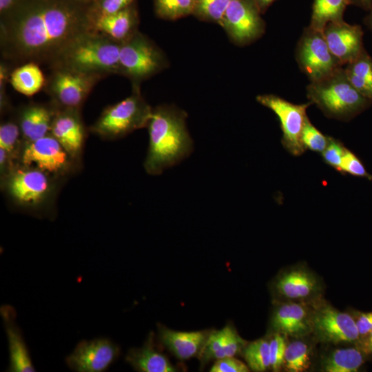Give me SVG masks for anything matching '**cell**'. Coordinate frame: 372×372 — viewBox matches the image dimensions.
I'll use <instances>...</instances> for the list:
<instances>
[{"mask_svg":"<svg viewBox=\"0 0 372 372\" xmlns=\"http://www.w3.org/2000/svg\"><path fill=\"white\" fill-rule=\"evenodd\" d=\"M152 112L138 87L134 86L130 96L107 107L90 130L103 138H120L147 126Z\"/></svg>","mask_w":372,"mask_h":372,"instance_id":"obj_5","label":"cell"},{"mask_svg":"<svg viewBox=\"0 0 372 372\" xmlns=\"http://www.w3.org/2000/svg\"><path fill=\"white\" fill-rule=\"evenodd\" d=\"M12 69L5 62L1 61L0 64V107L4 112L8 106V97L6 94V86L10 79Z\"/></svg>","mask_w":372,"mask_h":372,"instance_id":"obj_40","label":"cell"},{"mask_svg":"<svg viewBox=\"0 0 372 372\" xmlns=\"http://www.w3.org/2000/svg\"><path fill=\"white\" fill-rule=\"evenodd\" d=\"M186 114L171 106L152 110L147 124L149 147L144 163L145 171L159 175L189 156L193 141L185 125Z\"/></svg>","mask_w":372,"mask_h":372,"instance_id":"obj_2","label":"cell"},{"mask_svg":"<svg viewBox=\"0 0 372 372\" xmlns=\"http://www.w3.org/2000/svg\"><path fill=\"white\" fill-rule=\"evenodd\" d=\"M357 347L333 351L324 360L322 370L326 372L357 371L365 360V353Z\"/></svg>","mask_w":372,"mask_h":372,"instance_id":"obj_26","label":"cell"},{"mask_svg":"<svg viewBox=\"0 0 372 372\" xmlns=\"http://www.w3.org/2000/svg\"><path fill=\"white\" fill-rule=\"evenodd\" d=\"M19 158L22 165L36 167L49 175H63L74 161L51 134L24 142Z\"/></svg>","mask_w":372,"mask_h":372,"instance_id":"obj_10","label":"cell"},{"mask_svg":"<svg viewBox=\"0 0 372 372\" xmlns=\"http://www.w3.org/2000/svg\"><path fill=\"white\" fill-rule=\"evenodd\" d=\"M340 173L368 178L372 180V175L367 172L360 159L349 149H346L339 170Z\"/></svg>","mask_w":372,"mask_h":372,"instance_id":"obj_34","label":"cell"},{"mask_svg":"<svg viewBox=\"0 0 372 372\" xmlns=\"http://www.w3.org/2000/svg\"><path fill=\"white\" fill-rule=\"evenodd\" d=\"M3 178L8 194L23 206L41 205L51 192L49 174L34 167L17 166Z\"/></svg>","mask_w":372,"mask_h":372,"instance_id":"obj_11","label":"cell"},{"mask_svg":"<svg viewBox=\"0 0 372 372\" xmlns=\"http://www.w3.org/2000/svg\"><path fill=\"white\" fill-rule=\"evenodd\" d=\"M0 313L8 344L10 362L8 371H35L21 331L16 323L17 313L14 308L11 305L4 304L1 307Z\"/></svg>","mask_w":372,"mask_h":372,"instance_id":"obj_17","label":"cell"},{"mask_svg":"<svg viewBox=\"0 0 372 372\" xmlns=\"http://www.w3.org/2000/svg\"><path fill=\"white\" fill-rule=\"evenodd\" d=\"M276 291L289 300H303L315 295L319 290L318 282L309 271L296 268L288 270L278 277Z\"/></svg>","mask_w":372,"mask_h":372,"instance_id":"obj_21","label":"cell"},{"mask_svg":"<svg viewBox=\"0 0 372 372\" xmlns=\"http://www.w3.org/2000/svg\"><path fill=\"white\" fill-rule=\"evenodd\" d=\"M259 11L262 12L275 0H253Z\"/></svg>","mask_w":372,"mask_h":372,"instance_id":"obj_44","label":"cell"},{"mask_svg":"<svg viewBox=\"0 0 372 372\" xmlns=\"http://www.w3.org/2000/svg\"><path fill=\"white\" fill-rule=\"evenodd\" d=\"M354 319L361 340L372 331V311L356 312Z\"/></svg>","mask_w":372,"mask_h":372,"instance_id":"obj_41","label":"cell"},{"mask_svg":"<svg viewBox=\"0 0 372 372\" xmlns=\"http://www.w3.org/2000/svg\"><path fill=\"white\" fill-rule=\"evenodd\" d=\"M45 91L59 109L80 110L96 83L104 77L63 66L49 68Z\"/></svg>","mask_w":372,"mask_h":372,"instance_id":"obj_6","label":"cell"},{"mask_svg":"<svg viewBox=\"0 0 372 372\" xmlns=\"http://www.w3.org/2000/svg\"><path fill=\"white\" fill-rule=\"evenodd\" d=\"M307 96L325 116L340 121L353 118L372 103L351 85L342 67L322 79L310 82Z\"/></svg>","mask_w":372,"mask_h":372,"instance_id":"obj_4","label":"cell"},{"mask_svg":"<svg viewBox=\"0 0 372 372\" xmlns=\"http://www.w3.org/2000/svg\"><path fill=\"white\" fill-rule=\"evenodd\" d=\"M50 134L74 160L77 159L81 153L85 135L80 110L57 108Z\"/></svg>","mask_w":372,"mask_h":372,"instance_id":"obj_16","label":"cell"},{"mask_svg":"<svg viewBox=\"0 0 372 372\" xmlns=\"http://www.w3.org/2000/svg\"><path fill=\"white\" fill-rule=\"evenodd\" d=\"M133 0H98L94 1L92 15L114 14L127 8Z\"/></svg>","mask_w":372,"mask_h":372,"instance_id":"obj_38","label":"cell"},{"mask_svg":"<svg viewBox=\"0 0 372 372\" xmlns=\"http://www.w3.org/2000/svg\"><path fill=\"white\" fill-rule=\"evenodd\" d=\"M213 330L179 331L158 326V340L177 359L186 360L200 357Z\"/></svg>","mask_w":372,"mask_h":372,"instance_id":"obj_18","label":"cell"},{"mask_svg":"<svg viewBox=\"0 0 372 372\" xmlns=\"http://www.w3.org/2000/svg\"><path fill=\"white\" fill-rule=\"evenodd\" d=\"M57 107L50 104L30 103L19 112L17 123L24 142H30L50 134Z\"/></svg>","mask_w":372,"mask_h":372,"instance_id":"obj_20","label":"cell"},{"mask_svg":"<svg viewBox=\"0 0 372 372\" xmlns=\"http://www.w3.org/2000/svg\"><path fill=\"white\" fill-rule=\"evenodd\" d=\"M349 5V0H313L309 26L323 31L328 23L343 21L344 10Z\"/></svg>","mask_w":372,"mask_h":372,"instance_id":"obj_27","label":"cell"},{"mask_svg":"<svg viewBox=\"0 0 372 372\" xmlns=\"http://www.w3.org/2000/svg\"><path fill=\"white\" fill-rule=\"evenodd\" d=\"M358 347L365 355H372V331L360 340Z\"/></svg>","mask_w":372,"mask_h":372,"instance_id":"obj_42","label":"cell"},{"mask_svg":"<svg viewBox=\"0 0 372 372\" xmlns=\"http://www.w3.org/2000/svg\"><path fill=\"white\" fill-rule=\"evenodd\" d=\"M256 100L278 116L282 132L281 142L286 150L293 156L302 154L306 149L301 141V134L308 117L307 109L311 103L294 104L274 94L258 95Z\"/></svg>","mask_w":372,"mask_h":372,"instance_id":"obj_9","label":"cell"},{"mask_svg":"<svg viewBox=\"0 0 372 372\" xmlns=\"http://www.w3.org/2000/svg\"><path fill=\"white\" fill-rule=\"evenodd\" d=\"M158 12L163 17L176 19L191 12L194 0H156Z\"/></svg>","mask_w":372,"mask_h":372,"instance_id":"obj_33","label":"cell"},{"mask_svg":"<svg viewBox=\"0 0 372 372\" xmlns=\"http://www.w3.org/2000/svg\"><path fill=\"white\" fill-rule=\"evenodd\" d=\"M312 311L301 303L281 304L273 313L271 327L275 332L285 336H304L312 332Z\"/></svg>","mask_w":372,"mask_h":372,"instance_id":"obj_19","label":"cell"},{"mask_svg":"<svg viewBox=\"0 0 372 372\" xmlns=\"http://www.w3.org/2000/svg\"><path fill=\"white\" fill-rule=\"evenodd\" d=\"M125 361L134 370L141 372H173L176 368L155 344L154 334L151 332L141 347L130 349Z\"/></svg>","mask_w":372,"mask_h":372,"instance_id":"obj_22","label":"cell"},{"mask_svg":"<svg viewBox=\"0 0 372 372\" xmlns=\"http://www.w3.org/2000/svg\"><path fill=\"white\" fill-rule=\"evenodd\" d=\"M311 324L312 332L320 342L358 345L360 340L354 317L330 305L313 310Z\"/></svg>","mask_w":372,"mask_h":372,"instance_id":"obj_12","label":"cell"},{"mask_svg":"<svg viewBox=\"0 0 372 372\" xmlns=\"http://www.w3.org/2000/svg\"><path fill=\"white\" fill-rule=\"evenodd\" d=\"M345 74L351 85L364 97L372 101V58L364 49L345 65Z\"/></svg>","mask_w":372,"mask_h":372,"instance_id":"obj_25","label":"cell"},{"mask_svg":"<svg viewBox=\"0 0 372 372\" xmlns=\"http://www.w3.org/2000/svg\"><path fill=\"white\" fill-rule=\"evenodd\" d=\"M82 0H17L1 20V61L12 70L34 62L50 68L62 51L92 30V6Z\"/></svg>","mask_w":372,"mask_h":372,"instance_id":"obj_1","label":"cell"},{"mask_svg":"<svg viewBox=\"0 0 372 372\" xmlns=\"http://www.w3.org/2000/svg\"><path fill=\"white\" fill-rule=\"evenodd\" d=\"M17 0H0V10L1 12H4L10 9Z\"/></svg>","mask_w":372,"mask_h":372,"instance_id":"obj_45","label":"cell"},{"mask_svg":"<svg viewBox=\"0 0 372 372\" xmlns=\"http://www.w3.org/2000/svg\"><path fill=\"white\" fill-rule=\"evenodd\" d=\"M23 141L17 122L9 121L3 122L0 126V147L6 151L13 161L20 157Z\"/></svg>","mask_w":372,"mask_h":372,"instance_id":"obj_30","label":"cell"},{"mask_svg":"<svg viewBox=\"0 0 372 372\" xmlns=\"http://www.w3.org/2000/svg\"><path fill=\"white\" fill-rule=\"evenodd\" d=\"M349 5H353L369 11L372 7V0H349Z\"/></svg>","mask_w":372,"mask_h":372,"instance_id":"obj_43","label":"cell"},{"mask_svg":"<svg viewBox=\"0 0 372 372\" xmlns=\"http://www.w3.org/2000/svg\"><path fill=\"white\" fill-rule=\"evenodd\" d=\"M46 79L39 65L30 62L14 68L10 76L9 82L18 92L31 96L44 87Z\"/></svg>","mask_w":372,"mask_h":372,"instance_id":"obj_24","label":"cell"},{"mask_svg":"<svg viewBox=\"0 0 372 372\" xmlns=\"http://www.w3.org/2000/svg\"><path fill=\"white\" fill-rule=\"evenodd\" d=\"M253 0H231L222 20L230 37L239 44L258 38L264 32V23Z\"/></svg>","mask_w":372,"mask_h":372,"instance_id":"obj_14","label":"cell"},{"mask_svg":"<svg viewBox=\"0 0 372 372\" xmlns=\"http://www.w3.org/2000/svg\"><path fill=\"white\" fill-rule=\"evenodd\" d=\"M364 22L369 29L372 32V7L369 10V14L365 17Z\"/></svg>","mask_w":372,"mask_h":372,"instance_id":"obj_46","label":"cell"},{"mask_svg":"<svg viewBox=\"0 0 372 372\" xmlns=\"http://www.w3.org/2000/svg\"><path fill=\"white\" fill-rule=\"evenodd\" d=\"M296 59L310 82L322 79L342 67L331 52L323 31L310 26L304 30L298 42Z\"/></svg>","mask_w":372,"mask_h":372,"instance_id":"obj_8","label":"cell"},{"mask_svg":"<svg viewBox=\"0 0 372 372\" xmlns=\"http://www.w3.org/2000/svg\"><path fill=\"white\" fill-rule=\"evenodd\" d=\"M328 47L343 66L357 58L364 50L361 26L343 21L328 23L323 30Z\"/></svg>","mask_w":372,"mask_h":372,"instance_id":"obj_15","label":"cell"},{"mask_svg":"<svg viewBox=\"0 0 372 372\" xmlns=\"http://www.w3.org/2000/svg\"><path fill=\"white\" fill-rule=\"evenodd\" d=\"M92 31L122 43L137 31L136 19L129 7L114 14L92 15Z\"/></svg>","mask_w":372,"mask_h":372,"instance_id":"obj_23","label":"cell"},{"mask_svg":"<svg viewBox=\"0 0 372 372\" xmlns=\"http://www.w3.org/2000/svg\"><path fill=\"white\" fill-rule=\"evenodd\" d=\"M234 327L227 324L220 330H213L198 358L201 366L214 360L216 353L223 348Z\"/></svg>","mask_w":372,"mask_h":372,"instance_id":"obj_31","label":"cell"},{"mask_svg":"<svg viewBox=\"0 0 372 372\" xmlns=\"http://www.w3.org/2000/svg\"><path fill=\"white\" fill-rule=\"evenodd\" d=\"M329 138L318 130L309 117L307 118L301 134V141L305 149L322 154L329 144Z\"/></svg>","mask_w":372,"mask_h":372,"instance_id":"obj_32","label":"cell"},{"mask_svg":"<svg viewBox=\"0 0 372 372\" xmlns=\"http://www.w3.org/2000/svg\"><path fill=\"white\" fill-rule=\"evenodd\" d=\"M285 335L275 332L269 340L270 368L273 371L280 370L284 364L285 353L287 347Z\"/></svg>","mask_w":372,"mask_h":372,"instance_id":"obj_35","label":"cell"},{"mask_svg":"<svg viewBox=\"0 0 372 372\" xmlns=\"http://www.w3.org/2000/svg\"><path fill=\"white\" fill-rule=\"evenodd\" d=\"M121 45V42L90 30L72 41L48 68L63 66L104 78L118 74Z\"/></svg>","mask_w":372,"mask_h":372,"instance_id":"obj_3","label":"cell"},{"mask_svg":"<svg viewBox=\"0 0 372 372\" xmlns=\"http://www.w3.org/2000/svg\"><path fill=\"white\" fill-rule=\"evenodd\" d=\"M250 369L244 362L234 357H227L215 360L211 372H248Z\"/></svg>","mask_w":372,"mask_h":372,"instance_id":"obj_39","label":"cell"},{"mask_svg":"<svg viewBox=\"0 0 372 372\" xmlns=\"http://www.w3.org/2000/svg\"><path fill=\"white\" fill-rule=\"evenodd\" d=\"M346 149L342 142L330 136L329 144L322 153L324 163L338 171Z\"/></svg>","mask_w":372,"mask_h":372,"instance_id":"obj_37","label":"cell"},{"mask_svg":"<svg viewBox=\"0 0 372 372\" xmlns=\"http://www.w3.org/2000/svg\"><path fill=\"white\" fill-rule=\"evenodd\" d=\"M249 368L256 372L270 369L269 340L260 338L247 343L242 351Z\"/></svg>","mask_w":372,"mask_h":372,"instance_id":"obj_29","label":"cell"},{"mask_svg":"<svg viewBox=\"0 0 372 372\" xmlns=\"http://www.w3.org/2000/svg\"><path fill=\"white\" fill-rule=\"evenodd\" d=\"M120 347L107 338L82 340L66 358L65 362L77 372H103L114 362Z\"/></svg>","mask_w":372,"mask_h":372,"instance_id":"obj_13","label":"cell"},{"mask_svg":"<svg viewBox=\"0 0 372 372\" xmlns=\"http://www.w3.org/2000/svg\"><path fill=\"white\" fill-rule=\"evenodd\" d=\"M163 56L157 47L138 30L121 43L119 73L134 82V86L158 72Z\"/></svg>","mask_w":372,"mask_h":372,"instance_id":"obj_7","label":"cell"},{"mask_svg":"<svg viewBox=\"0 0 372 372\" xmlns=\"http://www.w3.org/2000/svg\"><path fill=\"white\" fill-rule=\"evenodd\" d=\"M310 347L304 341L296 340L287 344L283 366L290 372H302L311 366Z\"/></svg>","mask_w":372,"mask_h":372,"instance_id":"obj_28","label":"cell"},{"mask_svg":"<svg viewBox=\"0 0 372 372\" xmlns=\"http://www.w3.org/2000/svg\"><path fill=\"white\" fill-rule=\"evenodd\" d=\"M231 0H200L198 9L206 17L222 21L225 12Z\"/></svg>","mask_w":372,"mask_h":372,"instance_id":"obj_36","label":"cell"}]
</instances>
